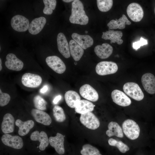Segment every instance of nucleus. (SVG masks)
<instances>
[{
  "label": "nucleus",
  "instance_id": "nucleus-13",
  "mask_svg": "<svg viewBox=\"0 0 155 155\" xmlns=\"http://www.w3.org/2000/svg\"><path fill=\"white\" fill-rule=\"evenodd\" d=\"M79 92L83 97L88 100L96 102L98 99V94L96 91L88 84H85L81 86Z\"/></svg>",
  "mask_w": 155,
  "mask_h": 155
},
{
  "label": "nucleus",
  "instance_id": "nucleus-16",
  "mask_svg": "<svg viewBox=\"0 0 155 155\" xmlns=\"http://www.w3.org/2000/svg\"><path fill=\"white\" fill-rule=\"evenodd\" d=\"M65 135L57 133L55 137H50L49 139V143L53 147L56 152L60 155L64 154L65 152L64 146Z\"/></svg>",
  "mask_w": 155,
  "mask_h": 155
},
{
  "label": "nucleus",
  "instance_id": "nucleus-11",
  "mask_svg": "<svg viewBox=\"0 0 155 155\" xmlns=\"http://www.w3.org/2000/svg\"><path fill=\"white\" fill-rule=\"evenodd\" d=\"M141 82L145 91L149 94H155V76L152 73H147L142 76Z\"/></svg>",
  "mask_w": 155,
  "mask_h": 155
},
{
  "label": "nucleus",
  "instance_id": "nucleus-34",
  "mask_svg": "<svg viewBox=\"0 0 155 155\" xmlns=\"http://www.w3.org/2000/svg\"><path fill=\"white\" fill-rule=\"evenodd\" d=\"M97 4L99 10L103 12L109 10L113 5L112 0H97Z\"/></svg>",
  "mask_w": 155,
  "mask_h": 155
},
{
  "label": "nucleus",
  "instance_id": "nucleus-8",
  "mask_svg": "<svg viewBox=\"0 0 155 155\" xmlns=\"http://www.w3.org/2000/svg\"><path fill=\"white\" fill-rule=\"evenodd\" d=\"M42 81V78L40 75L30 73L24 74L21 78V82L24 86L31 88L38 87L41 84Z\"/></svg>",
  "mask_w": 155,
  "mask_h": 155
},
{
  "label": "nucleus",
  "instance_id": "nucleus-35",
  "mask_svg": "<svg viewBox=\"0 0 155 155\" xmlns=\"http://www.w3.org/2000/svg\"><path fill=\"white\" fill-rule=\"evenodd\" d=\"M44 7L43 9V13L46 15H51L56 7L57 1L55 0H43Z\"/></svg>",
  "mask_w": 155,
  "mask_h": 155
},
{
  "label": "nucleus",
  "instance_id": "nucleus-31",
  "mask_svg": "<svg viewBox=\"0 0 155 155\" xmlns=\"http://www.w3.org/2000/svg\"><path fill=\"white\" fill-rule=\"evenodd\" d=\"M80 153L82 155H102L97 148L90 144L84 145Z\"/></svg>",
  "mask_w": 155,
  "mask_h": 155
},
{
  "label": "nucleus",
  "instance_id": "nucleus-23",
  "mask_svg": "<svg viewBox=\"0 0 155 155\" xmlns=\"http://www.w3.org/2000/svg\"><path fill=\"white\" fill-rule=\"evenodd\" d=\"M14 119L11 114L7 113L4 116L1 124L3 132L7 134L13 132L14 130Z\"/></svg>",
  "mask_w": 155,
  "mask_h": 155
},
{
  "label": "nucleus",
  "instance_id": "nucleus-21",
  "mask_svg": "<svg viewBox=\"0 0 155 155\" xmlns=\"http://www.w3.org/2000/svg\"><path fill=\"white\" fill-rule=\"evenodd\" d=\"M102 33V38L104 40H110L111 44L116 42L118 44L121 45L123 42V40L121 38L123 33L120 31L110 30L103 32Z\"/></svg>",
  "mask_w": 155,
  "mask_h": 155
},
{
  "label": "nucleus",
  "instance_id": "nucleus-41",
  "mask_svg": "<svg viewBox=\"0 0 155 155\" xmlns=\"http://www.w3.org/2000/svg\"><path fill=\"white\" fill-rule=\"evenodd\" d=\"M2 61L1 59L0 58V71H1L2 69Z\"/></svg>",
  "mask_w": 155,
  "mask_h": 155
},
{
  "label": "nucleus",
  "instance_id": "nucleus-15",
  "mask_svg": "<svg viewBox=\"0 0 155 155\" xmlns=\"http://www.w3.org/2000/svg\"><path fill=\"white\" fill-rule=\"evenodd\" d=\"M113 101L117 104L122 106H126L131 104L130 98L123 92L116 89L113 90L111 94Z\"/></svg>",
  "mask_w": 155,
  "mask_h": 155
},
{
  "label": "nucleus",
  "instance_id": "nucleus-5",
  "mask_svg": "<svg viewBox=\"0 0 155 155\" xmlns=\"http://www.w3.org/2000/svg\"><path fill=\"white\" fill-rule=\"evenodd\" d=\"M30 24L28 19L20 15L13 16L11 20V25L13 29L18 32L26 31L29 28Z\"/></svg>",
  "mask_w": 155,
  "mask_h": 155
},
{
  "label": "nucleus",
  "instance_id": "nucleus-25",
  "mask_svg": "<svg viewBox=\"0 0 155 155\" xmlns=\"http://www.w3.org/2000/svg\"><path fill=\"white\" fill-rule=\"evenodd\" d=\"M131 24V22L127 19L124 14L118 20H111L107 24L109 30L119 29H123L125 28V25H129Z\"/></svg>",
  "mask_w": 155,
  "mask_h": 155
},
{
  "label": "nucleus",
  "instance_id": "nucleus-3",
  "mask_svg": "<svg viewBox=\"0 0 155 155\" xmlns=\"http://www.w3.org/2000/svg\"><path fill=\"white\" fill-rule=\"evenodd\" d=\"M125 93L133 99L140 101L144 97V94L138 85L133 82L125 83L123 87Z\"/></svg>",
  "mask_w": 155,
  "mask_h": 155
},
{
  "label": "nucleus",
  "instance_id": "nucleus-4",
  "mask_svg": "<svg viewBox=\"0 0 155 155\" xmlns=\"http://www.w3.org/2000/svg\"><path fill=\"white\" fill-rule=\"evenodd\" d=\"M118 69L116 63L112 61H102L96 65L95 70L97 74L104 75L115 73Z\"/></svg>",
  "mask_w": 155,
  "mask_h": 155
},
{
  "label": "nucleus",
  "instance_id": "nucleus-24",
  "mask_svg": "<svg viewBox=\"0 0 155 155\" xmlns=\"http://www.w3.org/2000/svg\"><path fill=\"white\" fill-rule=\"evenodd\" d=\"M15 125L19 127V134L20 136H24L27 134L33 127L34 122L31 120L23 121L20 119H18L15 121Z\"/></svg>",
  "mask_w": 155,
  "mask_h": 155
},
{
  "label": "nucleus",
  "instance_id": "nucleus-27",
  "mask_svg": "<svg viewBox=\"0 0 155 155\" xmlns=\"http://www.w3.org/2000/svg\"><path fill=\"white\" fill-rule=\"evenodd\" d=\"M94 105L91 102L85 100H80L75 108V111L82 114L91 112L94 109Z\"/></svg>",
  "mask_w": 155,
  "mask_h": 155
},
{
  "label": "nucleus",
  "instance_id": "nucleus-29",
  "mask_svg": "<svg viewBox=\"0 0 155 155\" xmlns=\"http://www.w3.org/2000/svg\"><path fill=\"white\" fill-rule=\"evenodd\" d=\"M108 129L106 131V134L108 137L115 135L119 137H123L122 128L117 122H111L108 125Z\"/></svg>",
  "mask_w": 155,
  "mask_h": 155
},
{
  "label": "nucleus",
  "instance_id": "nucleus-36",
  "mask_svg": "<svg viewBox=\"0 0 155 155\" xmlns=\"http://www.w3.org/2000/svg\"><path fill=\"white\" fill-rule=\"evenodd\" d=\"M11 99L10 96L7 93L3 92L0 89V106H4L7 105Z\"/></svg>",
  "mask_w": 155,
  "mask_h": 155
},
{
  "label": "nucleus",
  "instance_id": "nucleus-14",
  "mask_svg": "<svg viewBox=\"0 0 155 155\" xmlns=\"http://www.w3.org/2000/svg\"><path fill=\"white\" fill-rule=\"evenodd\" d=\"M57 42L59 51L62 55L66 58L70 56L69 45L64 34L59 33L57 36Z\"/></svg>",
  "mask_w": 155,
  "mask_h": 155
},
{
  "label": "nucleus",
  "instance_id": "nucleus-26",
  "mask_svg": "<svg viewBox=\"0 0 155 155\" xmlns=\"http://www.w3.org/2000/svg\"><path fill=\"white\" fill-rule=\"evenodd\" d=\"M69 45L72 57L75 61H79L84 54V49L73 40L69 41Z\"/></svg>",
  "mask_w": 155,
  "mask_h": 155
},
{
  "label": "nucleus",
  "instance_id": "nucleus-20",
  "mask_svg": "<svg viewBox=\"0 0 155 155\" xmlns=\"http://www.w3.org/2000/svg\"><path fill=\"white\" fill-rule=\"evenodd\" d=\"M32 115L37 122L45 125H49L52 122L51 117L46 112L36 109L31 110Z\"/></svg>",
  "mask_w": 155,
  "mask_h": 155
},
{
  "label": "nucleus",
  "instance_id": "nucleus-10",
  "mask_svg": "<svg viewBox=\"0 0 155 155\" xmlns=\"http://www.w3.org/2000/svg\"><path fill=\"white\" fill-rule=\"evenodd\" d=\"M1 140L5 145L15 149H21L24 145L22 138L17 135L5 134L2 136Z\"/></svg>",
  "mask_w": 155,
  "mask_h": 155
},
{
  "label": "nucleus",
  "instance_id": "nucleus-12",
  "mask_svg": "<svg viewBox=\"0 0 155 155\" xmlns=\"http://www.w3.org/2000/svg\"><path fill=\"white\" fill-rule=\"evenodd\" d=\"M6 58V60L5 61V65L8 69L18 71L23 68L24 65L23 62L14 54H8Z\"/></svg>",
  "mask_w": 155,
  "mask_h": 155
},
{
  "label": "nucleus",
  "instance_id": "nucleus-9",
  "mask_svg": "<svg viewBox=\"0 0 155 155\" xmlns=\"http://www.w3.org/2000/svg\"><path fill=\"white\" fill-rule=\"evenodd\" d=\"M48 65L56 73L62 74L65 71V65L62 60L56 56L47 57L45 60Z\"/></svg>",
  "mask_w": 155,
  "mask_h": 155
},
{
  "label": "nucleus",
  "instance_id": "nucleus-40",
  "mask_svg": "<svg viewBox=\"0 0 155 155\" xmlns=\"http://www.w3.org/2000/svg\"><path fill=\"white\" fill-rule=\"evenodd\" d=\"M74 0H62L63 1V2H66V3H69L72 1H73Z\"/></svg>",
  "mask_w": 155,
  "mask_h": 155
},
{
  "label": "nucleus",
  "instance_id": "nucleus-1",
  "mask_svg": "<svg viewBox=\"0 0 155 155\" xmlns=\"http://www.w3.org/2000/svg\"><path fill=\"white\" fill-rule=\"evenodd\" d=\"M69 20L72 24L81 25L87 24L89 18L84 10V5L79 0H74L72 3L71 14Z\"/></svg>",
  "mask_w": 155,
  "mask_h": 155
},
{
  "label": "nucleus",
  "instance_id": "nucleus-33",
  "mask_svg": "<svg viewBox=\"0 0 155 155\" xmlns=\"http://www.w3.org/2000/svg\"><path fill=\"white\" fill-rule=\"evenodd\" d=\"M33 102L34 106L36 109L42 111L46 109L47 102L40 96L37 95L34 96Z\"/></svg>",
  "mask_w": 155,
  "mask_h": 155
},
{
  "label": "nucleus",
  "instance_id": "nucleus-22",
  "mask_svg": "<svg viewBox=\"0 0 155 155\" xmlns=\"http://www.w3.org/2000/svg\"><path fill=\"white\" fill-rule=\"evenodd\" d=\"M96 54L99 58L105 59L108 57L112 53L113 48L108 43H104L101 45L96 46L94 49Z\"/></svg>",
  "mask_w": 155,
  "mask_h": 155
},
{
  "label": "nucleus",
  "instance_id": "nucleus-19",
  "mask_svg": "<svg viewBox=\"0 0 155 155\" xmlns=\"http://www.w3.org/2000/svg\"><path fill=\"white\" fill-rule=\"evenodd\" d=\"M46 19L43 17L34 18L30 24L28 30L32 35L39 33L42 29L46 22Z\"/></svg>",
  "mask_w": 155,
  "mask_h": 155
},
{
  "label": "nucleus",
  "instance_id": "nucleus-6",
  "mask_svg": "<svg viewBox=\"0 0 155 155\" xmlns=\"http://www.w3.org/2000/svg\"><path fill=\"white\" fill-rule=\"evenodd\" d=\"M126 11L128 17L134 22H140L144 16V13L142 7L137 3L130 4L127 7Z\"/></svg>",
  "mask_w": 155,
  "mask_h": 155
},
{
  "label": "nucleus",
  "instance_id": "nucleus-2",
  "mask_svg": "<svg viewBox=\"0 0 155 155\" xmlns=\"http://www.w3.org/2000/svg\"><path fill=\"white\" fill-rule=\"evenodd\" d=\"M122 127L124 134L130 139L135 140L139 136L140 128L134 121L131 119L125 120L123 123Z\"/></svg>",
  "mask_w": 155,
  "mask_h": 155
},
{
  "label": "nucleus",
  "instance_id": "nucleus-42",
  "mask_svg": "<svg viewBox=\"0 0 155 155\" xmlns=\"http://www.w3.org/2000/svg\"><path fill=\"white\" fill-rule=\"evenodd\" d=\"M85 33H86V34L87 33H88V31H85Z\"/></svg>",
  "mask_w": 155,
  "mask_h": 155
},
{
  "label": "nucleus",
  "instance_id": "nucleus-17",
  "mask_svg": "<svg viewBox=\"0 0 155 155\" xmlns=\"http://www.w3.org/2000/svg\"><path fill=\"white\" fill-rule=\"evenodd\" d=\"M71 37L73 40L84 49L90 47L93 44V38L89 35H81L74 33L72 34Z\"/></svg>",
  "mask_w": 155,
  "mask_h": 155
},
{
  "label": "nucleus",
  "instance_id": "nucleus-7",
  "mask_svg": "<svg viewBox=\"0 0 155 155\" xmlns=\"http://www.w3.org/2000/svg\"><path fill=\"white\" fill-rule=\"evenodd\" d=\"M80 121L86 127L92 130L97 129L100 125L98 118L91 112L81 114Z\"/></svg>",
  "mask_w": 155,
  "mask_h": 155
},
{
  "label": "nucleus",
  "instance_id": "nucleus-39",
  "mask_svg": "<svg viewBox=\"0 0 155 155\" xmlns=\"http://www.w3.org/2000/svg\"><path fill=\"white\" fill-rule=\"evenodd\" d=\"M48 90V87L47 85H45L40 89V92L41 94H44Z\"/></svg>",
  "mask_w": 155,
  "mask_h": 155
},
{
  "label": "nucleus",
  "instance_id": "nucleus-30",
  "mask_svg": "<svg viewBox=\"0 0 155 155\" xmlns=\"http://www.w3.org/2000/svg\"><path fill=\"white\" fill-rule=\"evenodd\" d=\"M53 115L56 121L58 122H62L66 119V116L64 110L61 106H55L53 109Z\"/></svg>",
  "mask_w": 155,
  "mask_h": 155
},
{
  "label": "nucleus",
  "instance_id": "nucleus-43",
  "mask_svg": "<svg viewBox=\"0 0 155 155\" xmlns=\"http://www.w3.org/2000/svg\"><path fill=\"white\" fill-rule=\"evenodd\" d=\"M74 64L75 65H76L77 64V63L76 62H75L74 63Z\"/></svg>",
  "mask_w": 155,
  "mask_h": 155
},
{
  "label": "nucleus",
  "instance_id": "nucleus-44",
  "mask_svg": "<svg viewBox=\"0 0 155 155\" xmlns=\"http://www.w3.org/2000/svg\"></svg>",
  "mask_w": 155,
  "mask_h": 155
},
{
  "label": "nucleus",
  "instance_id": "nucleus-28",
  "mask_svg": "<svg viewBox=\"0 0 155 155\" xmlns=\"http://www.w3.org/2000/svg\"><path fill=\"white\" fill-rule=\"evenodd\" d=\"M65 102L67 105L71 108H75L81 100L79 94L73 90L67 91L64 95Z\"/></svg>",
  "mask_w": 155,
  "mask_h": 155
},
{
  "label": "nucleus",
  "instance_id": "nucleus-32",
  "mask_svg": "<svg viewBox=\"0 0 155 155\" xmlns=\"http://www.w3.org/2000/svg\"><path fill=\"white\" fill-rule=\"evenodd\" d=\"M108 142L109 145L116 147L122 153H125L129 150V147L121 141H118L111 138L109 139Z\"/></svg>",
  "mask_w": 155,
  "mask_h": 155
},
{
  "label": "nucleus",
  "instance_id": "nucleus-18",
  "mask_svg": "<svg viewBox=\"0 0 155 155\" xmlns=\"http://www.w3.org/2000/svg\"><path fill=\"white\" fill-rule=\"evenodd\" d=\"M30 138L32 141H38L40 142L39 148L41 151L44 150L49 145V142L47 135L44 131L40 133L38 131H34L31 134Z\"/></svg>",
  "mask_w": 155,
  "mask_h": 155
},
{
  "label": "nucleus",
  "instance_id": "nucleus-38",
  "mask_svg": "<svg viewBox=\"0 0 155 155\" xmlns=\"http://www.w3.org/2000/svg\"><path fill=\"white\" fill-rule=\"evenodd\" d=\"M62 98L61 96L59 95L56 96L53 100V103L55 104L58 103L61 100Z\"/></svg>",
  "mask_w": 155,
  "mask_h": 155
},
{
  "label": "nucleus",
  "instance_id": "nucleus-37",
  "mask_svg": "<svg viewBox=\"0 0 155 155\" xmlns=\"http://www.w3.org/2000/svg\"><path fill=\"white\" fill-rule=\"evenodd\" d=\"M148 43L147 40L141 37L140 40L133 43V47L134 49L137 50L141 46L147 44Z\"/></svg>",
  "mask_w": 155,
  "mask_h": 155
}]
</instances>
